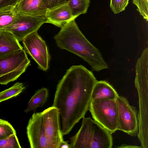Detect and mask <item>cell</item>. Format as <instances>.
Here are the masks:
<instances>
[{
    "label": "cell",
    "mask_w": 148,
    "mask_h": 148,
    "mask_svg": "<svg viewBox=\"0 0 148 148\" xmlns=\"http://www.w3.org/2000/svg\"><path fill=\"white\" fill-rule=\"evenodd\" d=\"M45 17L46 23L52 24L60 28L75 19L72 15L67 3L47 10Z\"/></svg>",
    "instance_id": "obj_11"
},
{
    "label": "cell",
    "mask_w": 148,
    "mask_h": 148,
    "mask_svg": "<svg viewBox=\"0 0 148 148\" xmlns=\"http://www.w3.org/2000/svg\"><path fill=\"white\" fill-rule=\"evenodd\" d=\"M14 11V20L5 30L11 32L19 42L31 33L37 31L46 22L44 17L25 14L15 10Z\"/></svg>",
    "instance_id": "obj_7"
},
{
    "label": "cell",
    "mask_w": 148,
    "mask_h": 148,
    "mask_svg": "<svg viewBox=\"0 0 148 148\" xmlns=\"http://www.w3.org/2000/svg\"><path fill=\"white\" fill-rule=\"evenodd\" d=\"M97 81L92 71L80 65L70 67L58 82L52 106L59 110L63 136L84 117Z\"/></svg>",
    "instance_id": "obj_1"
},
{
    "label": "cell",
    "mask_w": 148,
    "mask_h": 148,
    "mask_svg": "<svg viewBox=\"0 0 148 148\" xmlns=\"http://www.w3.org/2000/svg\"><path fill=\"white\" fill-rule=\"evenodd\" d=\"M23 49L10 32L0 31V57Z\"/></svg>",
    "instance_id": "obj_13"
},
{
    "label": "cell",
    "mask_w": 148,
    "mask_h": 148,
    "mask_svg": "<svg viewBox=\"0 0 148 148\" xmlns=\"http://www.w3.org/2000/svg\"><path fill=\"white\" fill-rule=\"evenodd\" d=\"M19 0H0V9L11 6L14 7Z\"/></svg>",
    "instance_id": "obj_24"
},
{
    "label": "cell",
    "mask_w": 148,
    "mask_h": 148,
    "mask_svg": "<svg viewBox=\"0 0 148 148\" xmlns=\"http://www.w3.org/2000/svg\"><path fill=\"white\" fill-rule=\"evenodd\" d=\"M88 110L93 119L112 134L117 130L118 108L116 100H92Z\"/></svg>",
    "instance_id": "obj_5"
},
{
    "label": "cell",
    "mask_w": 148,
    "mask_h": 148,
    "mask_svg": "<svg viewBox=\"0 0 148 148\" xmlns=\"http://www.w3.org/2000/svg\"><path fill=\"white\" fill-rule=\"evenodd\" d=\"M47 10L68 3L69 0H42Z\"/></svg>",
    "instance_id": "obj_23"
},
{
    "label": "cell",
    "mask_w": 148,
    "mask_h": 148,
    "mask_svg": "<svg viewBox=\"0 0 148 148\" xmlns=\"http://www.w3.org/2000/svg\"><path fill=\"white\" fill-rule=\"evenodd\" d=\"M119 96L116 90L109 83L103 80L97 81L93 88L91 99L116 100Z\"/></svg>",
    "instance_id": "obj_14"
},
{
    "label": "cell",
    "mask_w": 148,
    "mask_h": 148,
    "mask_svg": "<svg viewBox=\"0 0 148 148\" xmlns=\"http://www.w3.org/2000/svg\"><path fill=\"white\" fill-rule=\"evenodd\" d=\"M129 0H110V7L115 14L125 10L129 3Z\"/></svg>",
    "instance_id": "obj_21"
},
{
    "label": "cell",
    "mask_w": 148,
    "mask_h": 148,
    "mask_svg": "<svg viewBox=\"0 0 148 148\" xmlns=\"http://www.w3.org/2000/svg\"><path fill=\"white\" fill-rule=\"evenodd\" d=\"M16 134L12 125L7 121L0 119V139Z\"/></svg>",
    "instance_id": "obj_20"
},
{
    "label": "cell",
    "mask_w": 148,
    "mask_h": 148,
    "mask_svg": "<svg viewBox=\"0 0 148 148\" xmlns=\"http://www.w3.org/2000/svg\"><path fill=\"white\" fill-rule=\"evenodd\" d=\"M26 129L31 148H50L46 136L41 112L33 114Z\"/></svg>",
    "instance_id": "obj_10"
},
{
    "label": "cell",
    "mask_w": 148,
    "mask_h": 148,
    "mask_svg": "<svg viewBox=\"0 0 148 148\" xmlns=\"http://www.w3.org/2000/svg\"><path fill=\"white\" fill-rule=\"evenodd\" d=\"M48 95L47 88H42L38 90L28 102L25 112L27 113L30 111L35 110L38 107L42 106L47 100Z\"/></svg>",
    "instance_id": "obj_15"
},
{
    "label": "cell",
    "mask_w": 148,
    "mask_h": 148,
    "mask_svg": "<svg viewBox=\"0 0 148 148\" xmlns=\"http://www.w3.org/2000/svg\"><path fill=\"white\" fill-rule=\"evenodd\" d=\"M25 88L21 82L15 83L10 87L0 92V103L18 95Z\"/></svg>",
    "instance_id": "obj_18"
},
{
    "label": "cell",
    "mask_w": 148,
    "mask_h": 148,
    "mask_svg": "<svg viewBox=\"0 0 148 148\" xmlns=\"http://www.w3.org/2000/svg\"><path fill=\"white\" fill-rule=\"evenodd\" d=\"M117 147L119 148H142V147H138L136 146L123 145L119 147Z\"/></svg>",
    "instance_id": "obj_26"
},
{
    "label": "cell",
    "mask_w": 148,
    "mask_h": 148,
    "mask_svg": "<svg viewBox=\"0 0 148 148\" xmlns=\"http://www.w3.org/2000/svg\"><path fill=\"white\" fill-rule=\"evenodd\" d=\"M60 28L53 37L57 47L81 58L91 66L93 71L99 72L108 68L99 51L87 39L75 20Z\"/></svg>",
    "instance_id": "obj_2"
},
{
    "label": "cell",
    "mask_w": 148,
    "mask_h": 148,
    "mask_svg": "<svg viewBox=\"0 0 148 148\" xmlns=\"http://www.w3.org/2000/svg\"><path fill=\"white\" fill-rule=\"evenodd\" d=\"M59 148H70V145L68 141L64 140L61 143Z\"/></svg>",
    "instance_id": "obj_25"
},
{
    "label": "cell",
    "mask_w": 148,
    "mask_h": 148,
    "mask_svg": "<svg viewBox=\"0 0 148 148\" xmlns=\"http://www.w3.org/2000/svg\"><path fill=\"white\" fill-rule=\"evenodd\" d=\"M116 100L118 108L117 130L132 136H136L138 132L139 125L136 109L123 97L119 96Z\"/></svg>",
    "instance_id": "obj_8"
},
{
    "label": "cell",
    "mask_w": 148,
    "mask_h": 148,
    "mask_svg": "<svg viewBox=\"0 0 148 148\" xmlns=\"http://www.w3.org/2000/svg\"><path fill=\"white\" fill-rule=\"evenodd\" d=\"M90 3V0H69L67 3L76 18L80 14L87 12Z\"/></svg>",
    "instance_id": "obj_17"
},
{
    "label": "cell",
    "mask_w": 148,
    "mask_h": 148,
    "mask_svg": "<svg viewBox=\"0 0 148 148\" xmlns=\"http://www.w3.org/2000/svg\"><path fill=\"white\" fill-rule=\"evenodd\" d=\"M16 134L0 139V148H21Z\"/></svg>",
    "instance_id": "obj_19"
},
{
    "label": "cell",
    "mask_w": 148,
    "mask_h": 148,
    "mask_svg": "<svg viewBox=\"0 0 148 148\" xmlns=\"http://www.w3.org/2000/svg\"><path fill=\"white\" fill-rule=\"evenodd\" d=\"M1 76L0 75V77H1Z\"/></svg>",
    "instance_id": "obj_27"
},
{
    "label": "cell",
    "mask_w": 148,
    "mask_h": 148,
    "mask_svg": "<svg viewBox=\"0 0 148 148\" xmlns=\"http://www.w3.org/2000/svg\"><path fill=\"white\" fill-rule=\"evenodd\" d=\"M24 49L37 63L38 69L47 71L51 59L45 41L35 31L25 37L22 41Z\"/></svg>",
    "instance_id": "obj_6"
},
{
    "label": "cell",
    "mask_w": 148,
    "mask_h": 148,
    "mask_svg": "<svg viewBox=\"0 0 148 148\" xmlns=\"http://www.w3.org/2000/svg\"><path fill=\"white\" fill-rule=\"evenodd\" d=\"M133 3L136 5L140 14L147 21L148 20V0H133Z\"/></svg>",
    "instance_id": "obj_22"
},
{
    "label": "cell",
    "mask_w": 148,
    "mask_h": 148,
    "mask_svg": "<svg viewBox=\"0 0 148 148\" xmlns=\"http://www.w3.org/2000/svg\"><path fill=\"white\" fill-rule=\"evenodd\" d=\"M14 10L25 14L44 17L47 10L42 0H19Z\"/></svg>",
    "instance_id": "obj_12"
},
{
    "label": "cell",
    "mask_w": 148,
    "mask_h": 148,
    "mask_svg": "<svg viewBox=\"0 0 148 148\" xmlns=\"http://www.w3.org/2000/svg\"><path fill=\"white\" fill-rule=\"evenodd\" d=\"M15 19L14 7H7L0 9V31L5 30Z\"/></svg>",
    "instance_id": "obj_16"
},
{
    "label": "cell",
    "mask_w": 148,
    "mask_h": 148,
    "mask_svg": "<svg viewBox=\"0 0 148 148\" xmlns=\"http://www.w3.org/2000/svg\"><path fill=\"white\" fill-rule=\"evenodd\" d=\"M30 65L23 49L0 57V84L6 85L16 80Z\"/></svg>",
    "instance_id": "obj_4"
},
{
    "label": "cell",
    "mask_w": 148,
    "mask_h": 148,
    "mask_svg": "<svg viewBox=\"0 0 148 148\" xmlns=\"http://www.w3.org/2000/svg\"><path fill=\"white\" fill-rule=\"evenodd\" d=\"M81 127L70 138V148H111L112 134L90 117L82 118Z\"/></svg>",
    "instance_id": "obj_3"
},
{
    "label": "cell",
    "mask_w": 148,
    "mask_h": 148,
    "mask_svg": "<svg viewBox=\"0 0 148 148\" xmlns=\"http://www.w3.org/2000/svg\"><path fill=\"white\" fill-rule=\"evenodd\" d=\"M46 136L50 148H59L64 140L58 110L52 106L41 112Z\"/></svg>",
    "instance_id": "obj_9"
}]
</instances>
